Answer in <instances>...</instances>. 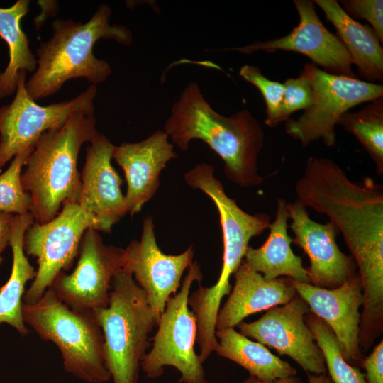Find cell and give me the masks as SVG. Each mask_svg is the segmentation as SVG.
I'll return each instance as SVG.
<instances>
[{
	"label": "cell",
	"instance_id": "9c48e42d",
	"mask_svg": "<svg viewBox=\"0 0 383 383\" xmlns=\"http://www.w3.org/2000/svg\"><path fill=\"white\" fill-rule=\"evenodd\" d=\"M98 231L95 218L77 203L65 204L57 215L45 223H33L23 237V250L36 258L35 278L26 291L23 303L38 301L55 279L68 271L78 256L81 240L89 228Z\"/></svg>",
	"mask_w": 383,
	"mask_h": 383
},
{
	"label": "cell",
	"instance_id": "3957f363",
	"mask_svg": "<svg viewBox=\"0 0 383 383\" xmlns=\"http://www.w3.org/2000/svg\"><path fill=\"white\" fill-rule=\"evenodd\" d=\"M111 9L100 4L86 23L72 19H55L52 34L40 43L37 68L26 82V89L35 101L56 94L68 80L85 78L91 84L104 82L112 72L109 62L95 57L93 49L100 39H113L129 45L131 30L124 25L109 23Z\"/></svg>",
	"mask_w": 383,
	"mask_h": 383
},
{
	"label": "cell",
	"instance_id": "277c9868",
	"mask_svg": "<svg viewBox=\"0 0 383 383\" xmlns=\"http://www.w3.org/2000/svg\"><path fill=\"white\" fill-rule=\"evenodd\" d=\"M95 109L72 113L60 128L44 132L35 143L21 174L32 199L31 213L38 223L54 218L67 203H77L81 192L77 159L81 147L99 133Z\"/></svg>",
	"mask_w": 383,
	"mask_h": 383
},
{
	"label": "cell",
	"instance_id": "e0dca14e",
	"mask_svg": "<svg viewBox=\"0 0 383 383\" xmlns=\"http://www.w3.org/2000/svg\"><path fill=\"white\" fill-rule=\"evenodd\" d=\"M293 284L309 310L333 331L346 361L354 367L360 366L363 357L359 343L360 309L363 298L358 272L333 289L294 280Z\"/></svg>",
	"mask_w": 383,
	"mask_h": 383
},
{
	"label": "cell",
	"instance_id": "4316f807",
	"mask_svg": "<svg viewBox=\"0 0 383 383\" xmlns=\"http://www.w3.org/2000/svg\"><path fill=\"white\" fill-rule=\"evenodd\" d=\"M305 322L323 354L328 377L333 383H367L360 369L346 361L337 338L323 321L309 310Z\"/></svg>",
	"mask_w": 383,
	"mask_h": 383
},
{
	"label": "cell",
	"instance_id": "44dd1931",
	"mask_svg": "<svg viewBox=\"0 0 383 383\" xmlns=\"http://www.w3.org/2000/svg\"><path fill=\"white\" fill-rule=\"evenodd\" d=\"M287 204L285 199H277L275 218L269 225L267 239L257 248L248 246L243 262L268 280L285 277L310 284L301 257L296 255L291 247L292 238L287 232Z\"/></svg>",
	"mask_w": 383,
	"mask_h": 383
},
{
	"label": "cell",
	"instance_id": "52a82bcc",
	"mask_svg": "<svg viewBox=\"0 0 383 383\" xmlns=\"http://www.w3.org/2000/svg\"><path fill=\"white\" fill-rule=\"evenodd\" d=\"M202 279L200 265L192 262L179 292L167 301L152 338V348L141 362L140 369L147 377L157 378L165 367L172 366L181 374L177 383H207L203 362L194 350L196 324L188 305L193 282L200 284Z\"/></svg>",
	"mask_w": 383,
	"mask_h": 383
},
{
	"label": "cell",
	"instance_id": "ac0fdd59",
	"mask_svg": "<svg viewBox=\"0 0 383 383\" xmlns=\"http://www.w3.org/2000/svg\"><path fill=\"white\" fill-rule=\"evenodd\" d=\"M89 143L77 204L95 218L98 231L108 233L128 213V207L122 180L111 165L114 145L101 133Z\"/></svg>",
	"mask_w": 383,
	"mask_h": 383
},
{
	"label": "cell",
	"instance_id": "30bf717a",
	"mask_svg": "<svg viewBox=\"0 0 383 383\" xmlns=\"http://www.w3.org/2000/svg\"><path fill=\"white\" fill-rule=\"evenodd\" d=\"M26 74L20 72L14 99L0 107V172L17 154L35 145L44 132L61 128L74 111L95 109L96 85L72 99L40 106L26 91Z\"/></svg>",
	"mask_w": 383,
	"mask_h": 383
},
{
	"label": "cell",
	"instance_id": "d6986e66",
	"mask_svg": "<svg viewBox=\"0 0 383 383\" xmlns=\"http://www.w3.org/2000/svg\"><path fill=\"white\" fill-rule=\"evenodd\" d=\"M164 131L158 130L140 142L114 145L112 158L124 172L125 199L131 216L153 197L160 186L161 171L177 157Z\"/></svg>",
	"mask_w": 383,
	"mask_h": 383
},
{
	"label": "cell",
	"instance_id": "d6a6232c",
	"mask_svg": "<svg viewBox=\"0 0 383 383\" xmlns=\"http://www.w3.org/2000/svg\"><path fill=\"white\" fill-rule=\"evenodd\" d=\"M13 216L9 213L0 214V265L3 261L1 253L9 245Z\"/></svg>",
	"mask_w": 383,
	"mask_h": 383
},
{
	"label": "cell",
	"instance_id": "e575fe53",
	"mask_svg": "<svg viewBox=\"0 0 383 383\" xmlns=\"http://www.w3.org/2000/svg\"><path fill=\"white\" fill-rule=\"evenodd\" d=\"M306 374L308 377V383H333L331 378L326 374Z\"/></svg>",
	"mask_w": 383,
	"mask_h": 383
},
{
	"label": "cell",
	"instance_id": "836d02e7",
	"mask_svg": "<svg viewBox=\"0 0 383 383\" xmlns=\"http://www.w3.org/2000/svg\"><path fill=\"white\" fill-rule=\"evenodd\" d=\"M242 383H304V382L302 380H301L299 378L296 377V376L279 378L273 381L267 382V381H262V380L258 379L250 375Z\"/></svg>",
	"mask_w": 383,
	"mask_h": 383
},
{
	"label": "cell",
	"instance_id": "ffe728a7",
	"mask_svg": "<svg viewBox=\"0 0 383 383\" xmlns=\"http://www.w3.org/2000/svg\"><path fill=\"white\" fill-rule=\"evenodd\" d=\"M233 276L234 287L217 315L216 331L234 328L248 316L284 305L297 294L292 279H266L243 262Z\"/></svg>",
	"mask_w": 383,
	"mask_h": 383
},
{
	"label": "cell",
	"instance_id": "6da1fadb",
	"mask_svg": "<svg viewBox=\"0 0 383 383\" xmlns=\"http://www.w3.org/2000/svg\"><path fill=\"white\" fill-rule=\"evenodd\" d=\"M295 193L338 228L360 270L383 266V186L370 177L351 181L332 159L309 157Z\"/></svg>",
	"mask_w": 383,
	"mask_h": 383
},
{
	"label": "cell",
	"instance_id": "ba28073f",
	"mask_svg": "<svg viewBox=\"0 0 383 383\" xmlns=\"http://www.w3.org/2000/svg\"><path fill=\"white\" fill-rule=\"evenodd\" d=\"M302 72L312 87V103L298 118L285 121V131L304 147L319 140L334 147L339 118L356 105L383 96L382 84L331 74L313 63L305 64Z\"/></svg>",
	"mask_w": 383,
	"mask_h": 383
},
{
	"label": "cell",
	"instance_id": "4dcf8cb0",
	"mask_svg": "<svg viewBox=\"0 0 383 383\" xmlns=\"http://www.w3.org/2000/svg\"><path fill=\"white\" fill-rule=\"evenodd\" d=\"M340 2L350 18L368 21L380 42L383 43L382 0H342Z\"/></svg>",
	"mask_w": 383,
	"mask_h": 383
},
{
	"label": "cell",
	"instance_id": "7c38bea8",
	"mask_svg": "<svg viewBox=\"0 0 383 383\" xmlns=\"http://www.w3.org/2000/svg\"><path fill=\"white\" fill-rule=\"evenodd\" d=\"M309 311L306 302L297 294L288 303L274 306L258 320L238 325L247 338L287 355L306 372L326 374L323 354L305 322Z\"/></svg>",
	"mask_w": 383,
	"mask_h": 383
},
{
	"label": "cell",
	"instance_id": "cb8c5ba5",
	"mask_svg": "<svg viewBox=\"0 0 383 383\" xmlns=\"http://www.w3.org/2000/svg\"><path fill=\"white\" fill-rule=\"evenodd\" d=\"M216 336L218 343L217 354L240 365L250 376L270 382L296 374V369L287 361L234 328L217 330Z\"/></svg>",
	"mask_w": 383,
	"mask_h": 383
},
{
	"label": "cell",
	"instance_id": "f1b7e54d",
	"mask_svg": "<svg viewBox=\"0 0 383 383\" xmlns=\"http://www.w3.org/2000/svg\"><path fill=\"white\" fill-rule=\"evenodd\" d=\"M240 76L256 87L262 94L266 104L265 123L270 128L277 127L281 122L284 84L267 78L255 66L245 65L239 71Z\"/></svg>",
	"mask_w": 383,
	"mask_h": 383
},
{
	"label": "cell",
	"instance_id": "603a6c76",
	"mask_svg": "<svg viewBox=\"0 0 383 383\" xmlns=\"http://www.w3.org/2000/svg\"><path fill=\"white\" fill-rule=\"evenodd\" d=\"M34 221L31 213L13 216L9 242L13 253L11 272L8 281L0 287V324L10 325L22 335L28 333L23 318L25 287L36 274L24 252L23 237Z\"/></svg>",
	"mask_w": 383,
	"mask_h": 383
},
{
	"label": "cell",
	"instance_id": "9a60e30c",
	"mask_svg": "<svg viewBox=\"0 0 383 383\" xmlns=\"http://www.w3.org/2000/svg\"><path fill=\"white\" fill-rule=\"evenodd\" d=\"M214 167L207 163L195 165L184 174L187 184L205 193L216 205L220 217L223 241L220 277L229 279L242 263L250 239L262 234L270 224L267 213L249 214L225 192L222 182L214 176Z\"/></svg>",
	"mask_w": 383,
	"mask_h": 383
},
{
	"label": "cell",
	"instance_id": "2e32d148",
	"mask_svg": "<svg viewBox=\"0 0 383 383\" xmlns=\"http://www.w3.org/2000/svg\"><path fill=\"white\" fill-rule=\"evenodd\" d=\"M289 228L294 234L292 243L308 255L306 267L309 283L313 286L333 289L340 286L357 271L351 255L343 252L337 243L339 231L331 221L320 223L313 221L305 206L298 199L287 204Z\"/></svg>",
	"mask_w": 383,
	"mask_h": 383
},
{
	"label": "cell",
	"instance_id": "4fadbf2b",
	"mask_svg": "<svg viewBox=\"0 0 383 383\" xmlns=\"http://www.w3.org/2000/svg\"><path fill=\"white\" fill-rule=\"evenodd\" d=\"M191 245L179 255L165 254L159 248L152 216L143 220L140 240H132L125 249L123 270L129 272L146 294L148 303L159 318L172 294L181 287L184 270L193 262Z\"/></svg>",
	"mask_w": 383,
	"mask_h": 383
},
{
	"label": "cell",
	"instance_id": "7402d4cb",
	"mask_svg": "<svg viewBox=\"0 0 383 383\" xmlns=\"http://www.w3.org/2000/svg\"><path fill=\"white\" fill-rule=\"evenodd\" d=\"M335 28L336 35L347 49L359 74L374 83L383 78V48L371 26L350 18L336 0H315Z\"/></svg>",
	"mask_w": 383,
	"mask_h": 383
},
{
	"label": "cell",
	"instance_id": "8992f818",
	"mask_svg": "<svg viewBox=\"0 0 383 383\" xmlns=\"http://www.w3.org/2000/svg\"><path fill=\"white\" fill-rule=\"evenodd\" d=\"M24 323L59 349L66 372L87 383L111 379L102 331L93 312L72 309L47 289L36 302L23 304Z\"/></svg>",
	"mask_w": 383,
	"mask_h": 383
},
{
	"label": "cell",
	"instance_id": "484cf974",
	"mask_svg": "<svg viewBox=\"0 0 383 383\" xmlns=\"http://www.w3.org/2000/svg\"><path fill=\"white\" fill-rule=\"evenodd\" d=\"M338 125L355 136L374 161L378 175H383V96L357 111L344 113Z\"/></svg>",
	"mask_w": 383,
	"mask_h": 383
},
{
	"label": "cell",
	"instance_id": "8fae6325",
	"mask_svg": "<svg viewBox=\"0 0 383 383\" xmlns=\"http://www.w3.org/2000/svg\"><path fill=\"white\" fill-rule=\"evenodd\" d=\"M125 249L106 245L94 228L82 238L78 261L70 274L60 273L50 289L72 309L94 312L107 306L112 280L123 269Z\"/></svg>",
	"mask_w": 383,
	"mask_h": 383
},
{
	"label": "cell",
	"instance_id": "5bb4252c",
	"mask_svg": "<svg viewBox=\"0 0 383 383\" xmlns=\"http://www.w3.org/2000/svg\"><path fill=\"white\" fill-rule=\"evenodd\" d=\"M299 24L287 35L244 47L231 48L250 55L257 51H292L308 57L317 67L336 75L356 78L347 49L336 34L331 33L316 13L314 1L294 0Z\"/></svg>",
	"mask_w": 383,
	"mask_h": 383
},
{
	"label": "cell",
	"instance_id": "1f68e13d",
	"mask_svg": "<svg viewBox=\"0 0 383 383\" xmlns=\"http://www.w3.org/2000/svg\"><path fill=\"white\" fill-rule=\"evenodd\" d=\"M360 366L365 370L367 383H383V340H382L372 352L363 358Z\"/></svg>",
	"mask_w": 383,
	"mask_h": 383
},
{
	"label": "cell",
	"instance_id": "83f0119b",
	"mask_svg": "<svg viewBox=\"0 0 383 383\" xmlns=\"http://www.w3.org/2000/svg\"><path fill=\"white\" fill-rule=\"evenodd\" d=\"M34 146L31 145L17 154L9 167L0 174V214L15 216L31 213L32 199L22 185L21 174Z\"/></svg>",
	"mask_w": 383,
	"mask_h": 383
},
{
	"label": "cell",
	"instance_id": "7a4b0ae2",
	"mask_svg": "<svg viewBox=\"0 0 383 383\" xmlns=\"http://www.w3.org/2000/svg\"><path fill=\"white\" fill-rule=\"evenodd\" d=\"M164 131L183 151L192 140L206 143L223 160L228 179L239 187H256L264 180L257 166L265 138L260 123L246 109L230 116L218 113L196 82L172 105Z\"/></svg>",
	"mask_w": 383,
	"mask_h": 383
},
{
	"label": "cell",
	"instance_id": "f546056e",
	"mask_svg": "<svg viewBox=\"0 0 383 383\" xmlns=\"http://www.w3.org/2000/svg\"><path fill=\"white\" fill-rule=\"evenodd\" d=\"M284 84V94L281 109V121H287L292 113L309 107L313 100L311 83L301 71L295 78L287 79Z\"/></svg>",
	"mask_w": 383,
	"mask_h": 383
},
{
	"label": "cell",
	"instance_id": "5b68a950",
	"mask_svg": "<svg viewBox=\"0 0 383 383\" xmlns=\"http://www.w3.org/2000/svg\"><path fill=\"white\" fill-rule=\"evenodd\" d=\"M104 335L106 367L113 383H137L150 334L159 318L144 290L122 270L111 283L106 306L94 312Z\"/></svg>",
	"mask_w": 383,
	"mask_h": 383
},
{
	"label": "cell",
	"instance_id": "d4e9b609",
	"mask_svg": "<svg viewBox=\"0 0 383 383\" xmlns=\"http://www.w3.org/2000/svg\"><path fill=\"white\" fill-rule=\"evenodd\" d=\"M29 4V0H18L10 7H0V37L6 43L9 55L7 67L0 72V99L16 92L20 72L33 73L37 68L36 57L21 26Z\"/></svg>",
	"mask_w": 383,
	"mask_h": 383
}]
</instances>
